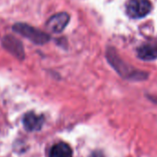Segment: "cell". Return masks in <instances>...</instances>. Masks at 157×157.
<instances>
[{"label":"cell","instance_id":"1","mask_svg":"<svg viewBox=\"0 0 157 157\" xmlns=\"http://www.w3.org/2000/svg\"><path fill=\"white\" fill-rule=\"evenodd\" d=\"M13 29L16 33H20L24 37H27V39L32 40L35 44H43L47 43L50 39V36L47 33L36 30L33 27H31L27 24L18 23L13 26Z\"/></svg>","mask_w":157,"mask_h":157},{"label":"cell","instance_id":"6","mask_svg":"<svg viewBox=\"0 0 157 157\" xmlns=\"http://www.w3.org/2000/svg\"><path fill=\"white\" fill-rule=\"evenodd\" d=\"M72 150L65 142L55 144L50 150V157H72Z\"/></svg>","mask_w":157,"mask_h":157},{"label":"cell","instance_id":"7","mask_svg":"<svg viewBox=\"0 0 157 157\" xmlns=\"http://www.w3.org/2000/svg\"><path fill=\"white\" fill-rule=\"evenodd\" d=\"M138 56L141 59L152 60L157 57V46L151 44H146L138 49Z\"/></svg>","mask_w":157,"mask_h":157},{"label":"cell","instance_id":"2","mask_svg":"<svg viewBox=\"0 0 157 157\" xmlns=\"http://www.w3.org/2000/svg\"><path fill=\"white\" fill-rule=\"evenodd\" d=\"M127 14L132 19H140L150 13L151 5L149 0H129L127 4Z\"/></svg>","mask_w":157,"mask_h":157},{"label":"cell","instance_id":"4","mask_svg":"<svg viewBox=\"0 0 157 157\" xmlns=\"http://www.w3.org/2000/svg\"><path fill=\"white\" fill-rule=\"evenodd\" d=\"M44 117L39 116L33 112L27 113L23 117V125L25 128L29 131L39 130L44 125Z\"/></svg>","mask_w":157,"mask_h":157},{"label":"cell","instance_id":"3","mask_svg":"<svg viewBox=\"0 0 157 157\" xmlns=\"http://www.w3.org/2000/svg\"><path fill=\"white\" fill-rule=\"evenodd\" d=\"M68 21H69V15L66 12H61L52 16L48 20L46 23V27L49 31L55 33H61L66 28Z\"/></svg>","mask_w":157,"mask_h":157},{"label":"cell","instance_id":"5","mask_svg":"<svg viewBox=\"0 0 157 157\" xmlns=\"http://www.w3.org/2000/svg\"><path fill=\"white\" fill-rule=\"evenodd\" d=\"M3 44L9 51H10L12 54H14L17 57H19L21 59H22V57H24V51L22 49L21 44L14 37L6 36L3 40Z\"/></svg>","mask_w":157,"mask_h":157}]
</instances>
